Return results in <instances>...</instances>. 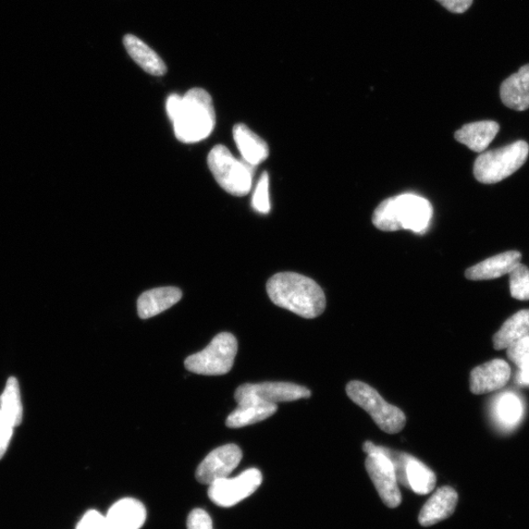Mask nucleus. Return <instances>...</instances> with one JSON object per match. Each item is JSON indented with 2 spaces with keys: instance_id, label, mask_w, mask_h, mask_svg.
<instances>
[{
  "instance_id": "1",
  "label": "nucleus",
  "mask_w": 529,
  "mask_h": 529,
  "mask_svg": "<svg viewBox=\"0 0 529 529\" xmlns=\"http://www.w3.org/2000/svg\"><path fill=\"white\" fill-rule=\"evenodd\" d=\"M166 111L173 122L176 138L183 143L206 140L216 125L212 97L201 88L191 89L183 96L171 94Z\"/></svg>"
},
{
  "instance_id": "2",
  "label": "nucleus",
  "mask_w": 529,
  "mask_h": 529,
  "mask_svg": "<svg viewBox=\"0 0 529 529\" xmlns=\"http://www.w3.org/2000/svg\"><path fill=\"white\" fill-rule=\"evenodd\" d=\"M269 298L280 309L305 318L321 316L327 306L324 290L315 280L297 273H279L267 282Z\"/></svg>"
},
{
  "instance_id": "3",
  "label": "nucleus",
  "mask_w": 529,
  "mask_h": 529,
  "mask_svg": "<svg viewBox=\"0 0 529 529\" xmlns=\"http://www.w3.org/2000/svg\"><path fill=\"white\" fill-rule=\"evenodd\" d=\"M433 206L420 195L405 193L381 202L373 215L376 228L384 231L409 230L425 233L433 219Z\"/></svg>"
},
{
  "instance_id": "4",
  "label": "nucleus",
  "mask_w": 529,
  "mask_h": 529,
  "mask_svg": "<svg viewBox=\"0 0 529 529\" xmlns=\"http://www.w3.org/2000/svg\"><path fill=\"white\" fill-rule=\"evenodd\" d=\"M207 163L221 189L235 196L250 192L255 167L233 156L226 146L219 144L213 147Z\"/></svg>"
},
{
  "instance_id": "5",
  "label": "nucleus",
  "mask_w": 529,
  "mask_h": 529,
  "mask_svg": "<svg viewBox=\"0 0 529 529\" xmlns=\"http://www.w3.org/2000/svg\"><path fill=\"white\" fill-rule=\"evenodd\" d=\"M528 154L529 145L524 141L484 152L475 160V177L479 182L486 184L499 182L518 171L525 163Z\"/></svg>"
},
{
  "instance_id": "6",
  "label": "nucleus",
  "mask_w": 529,
  "mask_h": 529,
  "mask_svg": "<svg viewBox=\"0 0 529 529\" xmlns=\"http://www.w3.org/2000/svg\"><path fill=\"white\" fill-rule=\"evenodd\" d=\"M348 397L362 409L371 415L377 426L383 432L396 435L406 426V416L402 410L387 403L372 387L353 380L347 387Z\"/></svg>"
},
{
  "instance_id": "7",
  "label": "nucleus",
  "mask_w": 529,
  "mask_h": 529,
  "mask_svg": "<svg viewBox=\"0 0 529 529\" xmlns=\"http://www.w3.org/2000/svg\"><path fill=\"white\" fill-rule=\"evenodd\" d=\"M237 353V338L229 332H221L204 350L190 356L184 366L194 374L223 376L231 370Z\"/></svg>"
},
{
  "instance_id": "8",
  "label": "nucleus",
  "mask_w": 529,
  "mask_h": 529,
  "mask_svg": "<svg viewBox=\"0 0 529 529\" xmlns=\"http://www.w3.org/2000/svg\"><path fill=\"white\" fill-rule=\"evenodd\" d=\"M263 476L260 470L250 469L235 478H221L209 486L208 495L220 507L229 508L251 496L260 487Z\"/></svg>"
},
{
  "instance_id": "9",
  "label": "nucleus",
  "mask_w": 529,
  "mask_h": 529,
  "mask_svg": "<svg viewBox=\"0 0 529 529\" xmlns=\"http://www.w3.org/2000/svg\"><path fill=\"white\" fill-rule=\"evenodd\" d=\"M365 465L381 500L388 508L398 507L402 501L401 492L389 459L380 453L368 454Z\"/></svg>"
},
{
  "instance_id": "10",
  "label": "nucleus",
  "mask_w": 529,
  "mask_h": 529,
  "mask_svg": "<svg viewBox=\"0 0 529 529\" xmlns=\"http://www.w3.org/2000/svg\"><path fill=\"white\" fill-rule=\"evenodd\" d=\"M242 452L235 445H228L213 450L196 470V479L211 485L219 479L228 477L240 465Z\"/></svg>"
},
{
  "instance_id": "11",
  "label": "nucleus",
  "mask_w": 529,
  "mask_h": 529,
  "mask_svg": "<svg viewBox=\"0 0 529 529\" xmlns=\"http://www.w3.org/2000/svg\"><path fill=\"white\" fill-rule=\"evenodd\" d=\"M235 398L238 408L227 419V426L230 428H240L262 422L272 416L278 410L277 404L258 398L242 387L237 389Z\"/></svg>"
},
{
  "instance_id": "12",
  "label": "nucleus",
  "mask_w": 529,
  "mask_h": 529,
  "mask_svg": "<svg viewBox=\"0 0 529 529\" xmlns=\"http://www.w3.org/2000/svg\"><path fill=\"white\" fill-rule=\"evenodd\" d=\"M510 378L509 364L501 359L492 360L474 368L471 373L470 388L475 396L486 395L505 387Z\"/></svg>"
},
{
  "instance_id": "13",
  "label": "nucleus",
  "mask_w": 529,
  "mask_h": 529,
  "mask_svg": "<svg viewBox=\"0 0 529 529\" xmlns=\"http://www.w3.org/2000/svg\"><path fill=\"white\" fill-rule=\"evenodd\" d=\"M458 500L456 490L450 486L439 488L423 507L419 515L420 524L432 526L448 519L456 509Z\"/></svg>"
},
{
  "instance_id": "14",
  "label": "nucleus",
  "mask_w": 529,
  "mask_h": 529,
  "mask_svg": "<svg viewBox=\"0 0 529 529\" xmlns=\"http://www.w3.org/2000/svg\"><path fill=\"white\" fill-rule=\"evenodd\" d=\"M522 253L507 251L478 263L465 270V278L471 280H485L498 279L508 275L521 264Z\"/></svg>"
},
{
  "instance_id": "15",
  "label": "nucleus",
  "mask_w": 529,
  "mask_h": 529,
  "mask_svg": "<svg viewBox=\"0 0 529 529\" xmlns=\"http://www.w3.org/2000/svg\"><path fill=\"white\" fill-rule=\"evenodd\" d=\"M241 387L256 397L273 404L309 398L312 395L309 388L290 383L246 384Z\"/></svg>"
},
{
  "instance_id": "16",
  "label": "nucleus",
  "mask_w": 529,
  "mask_h": 529,
  "mask_svg": "<svg viewBox=\"0 0 529 529\" xmlns=\"http://www.w3.org/2000/svg\"><path fill=\"white\" fill-rule=\"evenodd\" d=\"M106 519L111 529H140L146 520V509L141 501L125 498L110 508Z\"/></svg>"
},
{
  "instance_id": "17",
  "label": "nucleus",
  "mask_w": 529,
  "mask_h": 529,
  "mask_svg": "<svg viewBox=\"0 0 529 529\" xmlns=\"http://www.w3.org/2000/svg\"><path fill=\"white\" fill-rule=\"evenodd\" d=\"M182 297L178 288H158L143 292L138 300V313L146 319L162 314L177 304Z\"/></svg>"
},
{
  "instance_id": "18",
  "label": "nucleus",
  "mask_w": 529,
  "mask_h": 529,
  "mask_svg": "<svg viewBox=\"0 0 529 529\" xmlns=\"http://www.w3.org/2000/svg\"><path fill=\"white\" fill-rule=\"evenodd\" d=\"M500 96L502 103L513 110L529 108V64L502 83Z\"/></svg>"
},
{
  "instance_id": "19",
  "label": "nucleus",
  "mask_w": 529,
  "mask_h": 529,
  "mask_svg": "<svg viewBox=\"0 0 529 529\" xmlns=\"http://www.w3.org/2000/svg\"><path fill=\"white\" fill-rule=\"evenodd\" d=\"M233 140L243 162L252 167L261 164L269 156L266 142L244 124L233 128Z\"/></svg>"
},
{
  "instance_id": "20",
  "label": "nucleus",
  "mask_w": 529,
  "mask_h": 529,
  "mask_svg": "<svg viewBox=\"0 0 529 529\" xmlns=\"http://www.w3.org/2000/svg\"><path fill=\"white\" fill-rule=\"evenodd\" d=\"M500 130L495 121H481L465 125L455 132V139L475 152L483 153L494 141Z\"/></svg>"
},
{
  "instance_id": "21",
  "label": "nucleus",
  "mask_w": 529,
  "mask_h": 529,
  "mask_svg": "<svg viewBox=\"0 0 529 529\" xmlns=\"http://www.w3.org/2000/svg\"><path fill=\"white\" fill-rule=\"evenodd\" d=\"M124 45L134 63L146 73L157 77L165 75L167 66L164 61L138 36L133 34L125 35Z\"/></svg>"
},
{
  "instance_id": "22",
  "label": "nucleus",
  "mask_w": 529,
  "mask_h": 529,
  "mask_svg": "<svg viewBox=\"0 0 529 529\" xmlns=\"http://www.w3.org/2000/svg\"><path fill=\"white\" fill-rule=\"evenodd\" d=\"M529 335V310L513 315L494 337L496 350L507 349L516 341Z\"/></svg>"
},
{
  "instance_id": "23",
  "label": "nucleus",
  "mask_w": 529,
  "mask_h": 529,
  "mask_svg": "<svg viewBox=\"0 0 529 529\" xmlns=\"http://www.w3.org/2000/svg\"><path fill=\"white\" fill-rule=\"evenodd\" d=\"M406 478H407L408 488L419 495H429L436 485V474L412 455L406 465Z\"/></svg>"
},
{
  "instance_id": "24",
  "label": "nucleus",
  "mask_w": 529,
  "mask_h": 529,
  "mask_svg": "<svg viewBox=\"0 0 529 529\" xmlns=\"http://www.w3.org/2000/svg\"><path fill=\"white\" fill-rule=\"evenodd\" d=\"M0 411L14 426L22 422L23 409L20 397L18 381L15 377H10L6 387L0 398Z\"/></svg>"
},
{
  "instance_id": "25",
  "label": "nucleus",
  "mask_w": 529,
  "mask_h": 529,
  "mask_svg": "<svg viewBox=\"0 0 529 529\" xmlns=\"http://www.w3.org/2000/svg\"><path fill=\"white\" fill-rule=\"evenodd\" d=\"M365 453L373 454L380 453L389 459L393 467H395L396 475L399 485L404 487H408L407 478H406V465H407L410 454L391 450L387 447L377 446L371 441H366L363 445Z\"/></svg>"
},
{
  "instance_id": "26",
  "label": "nucleus",
  "mask_w": 529,
  "mask_h": 529,
  "mask_svg": "<svg viewBox=\"0 0 529 529\" xmlns=\"http://www.w3.org/2000/svg\"><path fill=\"white\" fill-rule=\"evenodd\" d=\"M510 275V290L512 298L516 300H529V269L519 264Z\"/></svg>"
},
{
  "instance_id": "27",
  "label": "nucleus",
  "mask_w": 529,
  "mask_h": 529,
  "mask_svg": "<svg viewBox=\"0 0 529 529\" xmlns=\"http://www.w3.org/2000/svg\"><path fill=\"white\" fill-rule=\"evenodd\" d=\"M496 410L500 421L506 425L518 422L523 413L522 404L514 395L503 396L497 403Z\"/></svg>"
},
{
  "instance_id": "28",
  "label": "nucleus",
  "mask_w": 529,
  "mask_h": 529,
  "mask_svg": "<svg viewBox=\"0 0 529 529\" xmlns=\"http://www.w3.org/2000/svg\"><path fill=\"white\" fill-rule=\"evenodd\" d=\"M252 207L258 213L268 214L270 211L269 195V175L267 171L262 174L258 181L252 198Z\"/></svg>"
},
{
  "instance_id": "29",
  "label": "nucleus",
  "mask_w": 529,
  "mask_h": 529,
  "mask_svg": "<svg viewBox=\"0 0 529 529\" xmlns=\"http://www.w3.org/2000/svg\"><path fill=\"white\" fill-rule=\"evenodd\" d=\"M508 358L521 370L529 365V335L507 348Z\"/></svg>"
},
{
  "instance_id": "30",
  "label": "nucleus",
  "mask_w": 529,
  "mask_h": 529,
  "mask_svg": "<svg viewBox=\"0 0 529 529\" xmlns=\"http://www.w3.org/2000/svg\"><path fill=\"white\" fill-rule=\"evenodd\" d=\"M76 529H111V527L106 515L104 516L95 510H91L84 514Z\"/></svg>"
},
{
  "instance_id": "31",
  "label": "nucleus",
  "mask_w": 529,
  "mask_h": 529,
  "mask_svg": "<svg viewBox=\"0 0 529 529\" xmlns=\"http://www.w3.org/2000/svg\"><path fill=\"white\" fill-rule=\"evenodd\" d=\"M188 529H214L211 516L204 510H193L189 515Z\"/></svg>"
},
{
  "instance_id": "32",
  "label": "nucleus",
  "mask_w": 529,
  "mask_h": 529,
  "mask_svg": "<svg viewBox=\"0 0 529 529\" xmlns=\"http://www.w3.org/2000/svg\"><path fill=\"white\" fill-rule=\"evenodd\" d=\"M14 427L0 411V459L4 457L7 450Z\"/></svg>"
},
{
  "instance_id": "33",
  "label": "nucleus",
  "mask_w": 529,
  "mask_h": 529,
  "mask_svg": "<svg viewBox=\"0 0 529 529\" xmlns=\"http://www.w3.org/2000/svg\"><path fill=\"white\" fill-rule=\"evenodd\" d=\"M436 2L453 14L461 15L472 6L474 0H436Z\"/></svg>"
},
{
  "instance_id": "34",
  "label": "nucleus",
  "mask_w": 529,
  "mask_h": 529,
  "mask_svg": "<svg viewBox=\"0 0 529 529\" xmlns=\"http://www.w3.org/2000/svg\"><path fill=\"white\" fill-rule=\"evenodd\" d=\"M518 380L521 385L529 386V365L521 370Z\"/></svg>"
}]
</instances>
